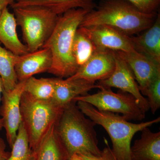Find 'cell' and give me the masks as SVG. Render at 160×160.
<instances>
[{
  "instance_id": "e0dca14e",
  "label": "cell",
  "mask_w": 160,
  "mask_h": 160,
  "mask_svg": "<svg viewBox=\"0 0 160 160\" xmlns=\"http://www.w3.org/2000/svg\"><path fill=\"white\" fill-rule=\"evenodd\" d=\"M141 138L130 148L131 160H160V132H152L149 127L142 131Z\"/></svg>"
},
{
  "instance_id": "30bf717a",
  "label": "cell",
  "mask_w": 160,
  "mask_h": 160,
  "mask_svg": "<svg viewBox=\"0 0 160 160\" xmlns=\"http://www.w3.org/2000/svg\"><path fill=\"white\" fill-rule=\"evenodd\" d=\"M115 52L108 49H97L86 63L80 66L74 75L68 79H83L94 82L106 79L115 68Z\"/></svg>"
},
{
  "instance_id": "d6986e66",
  "label": "cell",
  "mask_w": 160,
  "mask_h": 160,
  "mask_svg": "<svg viewBox=\"0 0 160 160\" xmlns=\"http://www.w3.org/2000/svg\"><path fill=\"white\" fill-rule=\"evenodd\" d=\"M36 160H69L62 144L52 126L43 138L36 151Z\"/></svg>"
},
{
  "instance_id": "3957f363",
  "label": "cell",
  "mask_w": 160,
  "mask_h": 160,
  "mask_svg": "<svg viewBox=\"0 0 160 160\" xmlns=\"http://www.w3.org/2000/svg\"><path fill=\"white\" fill-rule=\"evenodd\" d=\"M154 13L141 12L125 0H108L85 16L79 27L106 25L129 36L149 29Z\"/></svg>"
},
{
  "instance_id": "f1b7e54d",
  "label": "cell",
  "mask_w": 160,
  "mask_h": 160,
  "mask_svg": "<svg viewBox=\"0 0 160 160\" xmlns=\"http://www.w3.org/2000/svg\"><path fill=\"white\" fill-rule=\"evenodd\" d=\"M4 89V87H3V84L2 81V78L0 76V102H1V100H2V94ZM3 126L2 124V119L0 118V130L2 129Z\"/></svg>"
},
{
  "instance_id": "d4e9b609",
  "label": "cell",
  "mask_w": 160,
  "mask_h": 160,
  "mask_svg": "<svg viewBox=\"0 0 160 160\" xmlns=\"http://www.w3.org/2000/svg\"><path fill=\"white\" fill-rule=\"evenodd\" d=\"M105 143L106 144V146L102 150V152L100 155H77L72 158L69 160H117L106 140H105Z\"/></svg>"
},
{
  "instance_id": "5bb4252c",
  "label": "cell",
  "mask_w": 160,
  "mask_h": 160,
  "mask_svg": "<svg viewBox=\"0 0 160 160\" xmlns=\"http://www.w3.org/2000/svg\"><path fill=\"white\" fill-rule=\"evenodd\" d=\"M54 93L52 100L55 104L64 107L73 101L75 98L88 94L91 89H102V86L94 82L83 79L69 80L62 78H53Z\"/></svg>"
},
{
  "instance_id": "52a82bcc",
  "label": "cell",
  "mask_w": 160,
  "mask_h": 160,
  "mask_svg": "<svg viewBox=\"0 0 160 160\" xmlns=\"http://www.w3.org/2000/svg\"><path fill=\"white\" fill-rule=\"evenodd\" d=\"M73 100L89 103L101 111L121 113L128 121H141L145 118L146 112L141 109L137 100L132 95L121 90L116 93L110 88L103 87L94 94L88 93Z\"/></svg>"
},
{
  "instance_id": "6da1fadb",
  "label": "cell",
  "mask_w": 160,
  "mask_h": 160,
  "mask_svg": "<svg viewBox=\"0 0 160 160\" xmlns=\"http://www.w3.org/2000/svg\"><path fill=\"white\" fill-rule=\"evenodd\" d=\"M96 125L80 110L75 101L73 100L64 106L54 128L69 160L77 155L101 154Z\"/></svg>"
},
{
  "instance_id": "7a4b0ae2",
  "label": "cell",
  "mask_w": 160,
  "mask_h": 160,
  "mask_svg": "<svg viewBox=\"0 0 160 160\" xmlns=\"http://www.w3.org/2000/svg\"><path fill=\"white\" fill-rule=\"evenodd\" d=\"M89 12L75 9L59 16L54 30L42 47L51 52L52 64L49 73L67 78L77 71L79 68L72 54V44L77 30Z\"/></svg>"
},
{
  "instance_id": "ac0fdd59",
  "label": "cell",
  "mask_w": 160,
  "mask_h": 160,
  "mask_svg": "<svg viewBox=\"0 0 160 160\" xmlns=\"http://www.w3.org/2000/svg\"><path fill=\"white\" fill-rule=\"evenodd\" d=\"M95 0H15L11 5L12 9L25 6H36L45 7L60 16L75 9L90 11L93 9Z\"/></svg>"
},
{
  "instance_id": "5b68a950",
  "label": "cell",
  "mask_w": 160,
  "mask_h": 160,
  "mask_svg": "<svg viewBox=\"0 0 160 160\" xmlns=\"http://www.w3.org/2000/svg\"><path fill=\"white\" fill-rule=\"evenodd\" d=\"M63 108L52 99H36L23 92L20 102L22 122L29 146L35 152L43 138L59 118Z\"/></svg>"
},
{
  "instance_id": "7c38bea8",
  "label": "cell",
  "mask_w": 160,
  "mask_h": 160,
  "mask_svg": "<svg viewBox=\"0 0 160 160\" xmlns=\"http://www.w3.org/2000/svg\"><path fill=\"white\" fill-rule=\"evenodd\" d=\"M115 52L131 69L143 95L152 81L160 75V64L135 50L130 52Z\"/></svg>"
},
{
  "instance_id": "4316f807",
  "label": "cell",
  "mask_w": 160,
  "mask_h": 160,
  "mask_svg": "<svg viewBox=\"0 0 160 160\" xmlns=\"http://www.w3.org/2000/svg\"><path fill=\"white\" fill-rule=\"evenodd\" d=\"M10 152L6 151V145L3 139L0 142V160H7Z\"/></svg>"
},
{
  "instance_id": "7402d4cb",
  "label": "cell",
  "mask_w": 160,
  "mask_h": 160,
  "mask_svg": "<svg viewBox=\"0 0 160 160\" xmlns=\"http://www.w3.org/2000/svg\"><path fill=\"white\" fill-rule=\"evenodd\" d=\"M24 92L36 99L51 100L54 93L53 78L31 77L26 80Z\"/></svg>"
},
{
  "instance_id": "ffe728a7",
  "label": "cell",
  "mask_w": 160,
  "mask_h": 160,
  "mask_svg": "<svg viewBox=\"0 0 160 160\" xmlns=\"http://www.w3.org/2000/svg\"><path fill=\"white\" fill-rule=\"evenodd\" d=\"M19 56L3 48L0 42V76L5 91H11L18 82L15 71V66Z\"/></svg>"
},
{
  "instance_id": "f546056e",
  "label": "cell",
  "mask_w": 160,
  "mask_h": 160,
  "mask_svg": "<svg viewBox=\"0 0 160 160\" xmlns=\"http://www.w3.org/2000/svg\"><path fill=\"white\" fill-rule=\"evenodd\" d=\"M2 139L1 138H0V142H1V141H2Z\"/></svg>"
},
{
  "instance_id": "8992f818",
  "label": "cell",
  "mask_w": 160,
  "mask_h": 160,
  "mask_svg": "<svg viewBox=\"0 0 160 160\" xmlns=\"http://www.w3.org/2000/svg\"><path fill=\"white\" fill-rule=\"evenodd\" d=\"M17 25L29 52L42 49L55 29L59 16L42 6L13 8Z\"/></svg>"
},
{
  "instance_id": "9c48e42d",
  "label": "cell",
  "mask_w": 160,
  "mask_h": 160,
  "mask_svg": "<svg viewBox=\"0 0 160 160\" xmlns=\"http://www.w3.org/2000/svg\"><path fill=\"white\" fill-rule=\"evenodd\" d=\"M114 52L115 68L114 71L109 78L100 81L99 85L104 88H118L132 95L137 100L142 110L146 112L149 109L147 98L141 93L134 75L129 66Z\"/></svg>"
},
{
  "instance_id": "ba28073f",
  "label": "cell",
  "mask_w": 160,
  "mask_h": 160,
  "mask_svg": "<svg viewBox=\"0 0 160 160\" xmlns=\"http://www.w3.org/2000/svg\"><path fill=\"white\" fill-rule=\"evenodd\" d=\"M26 81L18 82L15 87L9 91L3 89L0 115L3 128L6 130L7 142L10 147L16 138L18 129L22 122L20 102L24 92Z\"/></svg>"
},
{
  "instance_id": "4fadbf2b",
  "label": "cell",
  "mask_w": 160,
  "mask_h": 160,
  "mask_svg": "<svg viewBox=\"0 0 160 160\" xmlns=\"http://www.w3.org/2000/svg\"><path fill=\"white\" fill-rule=\"evenodd\" d=\"M52 64V56L49 48H42L19 56L15 66L18 82L26 81L34 75L48 72Z\"/></svg>"
},
{
  "instance_id": "603a6c76",
  "label": "cell",
  "mask_w": 160,
  "mask_h": 160,
  "mask_svg": "<svg viewBox=\"0 0 160 160\" xmlns=\"http://www.w3.org/2000/svg\"><path fill=\"white\" fill-rule=\"evenodd\" d=\"M12 151L7 160H36V152L29 146L28 137L22 123L20 124Z\"/></svg>"
},
{
  "instance_id": "44dd1931",
  "label": "cell",
  "mask_w": 160,
  "mask_h": 160,
  "mask_svg": "<svg viewBox=\"0 0 160 160\" xmlns=\"http://www.w3.org/2000/svg\"><path fill=\"white\" fill-rule=\"evenodd\" d=\"M96 49L82 27H79L75 34L72 48V54L78 68L89 60Z\"/></svg>"
},
{
  "instance_id": "cb8c5ba5",
  "label": "cell",
  "mask_w": 160,
  "mask_h": 160,
  "mask_svg": "<svg viewBox=\"0 0 160 160\" xmlns=\"http://www.w3.org/2000/svg\"><path fill=\"white\" fill-rule=\"evenodd\" d=\"M143 96L147 97L149 109L154 114L160 107V75L155 78L147 86Z\"/></svg>"
},
{
  "instance_id": "8fae6325",
  "label": "cell",
  "mask_w": 160,
  "mask_h": 160,
  "mask_svg": "<svg viewBox=\"0 0 160 160\" xmlns=\"http://www.w3.org/2000/svg\"><path fill=\"white\" fill-rule=\"evenodd\" d=\"M82 28L97 49L122 52L135 50L129 36L110 26L100 25Z\"/></svg>"
},
{
  "instance_id": "9a60e30c",
  "label": "cell",
  "mask_w": 160,
  "mask_h": 160,
  "mask_svg": "<svg viewBox=\"0 0 160 160\" xmlns=\"http://www.w3.org/2000/svg\"><path fill=\"white\" fill-rule=\"evenodd\" d=\"M17 26L14 14L9 11L8 7L5 8L0 16V42L12 53L22 56L29 52L18 37Z\"/></svg>"
},
{
  "instance_id": "277c9868",
  "label": "cell",
  "mask_w": 160,
  "mask_h": 160,
  "mask_svg": "<svg viewBox=\"0 0 160 160\" xmlns=\"http://www.w3.org/2000/svg\"><path fill=\"white\" fill-rule=\"evenodd\" d=\"M79 109L87 117L106 130L112 143V150L117 160H131V142L134 135L146 127L159 122L160 117L140 123L129 122L123 116L110 112L101 111L89 103L78 101Z\"/></svg>"
},
{
  "instance_id": "484cf974",
  "label": "cell",
  "mask_w": 160,
  "mask_h": 160,
  "mask_svg": "<svg viewBox=\"0 0 160 160\" xmlns=\"http://www.w3.org/2000/svg\"><path fill=\"white\" fill-rule=\"evenodd\" d=\"M134 6L141 12L154 13L158 6L160 0H125Z\"/></svg>"
},
{
  "instance_id": "83f0119b",
  "label": "cell",
  "mask_w": 160,
  "mask_h": 160,
  "mask_svg": "<svg viewBox=\"0 0 160 160\" xmlns=\"http://www.w3.org/2000/svg\"><path fill=\"white\" fill-rule=\"evenodd\" d=\"M15 0H0V16L5 8L9 6H11Z\"/></svg>"
},
{
  "instance_id": "2e32d148",
  "label": "cell",
  "mask_w": 160,
  "mask_h": 160,
  "mask_svg": "<svg viewBox=\"0 0 160 160\" xmlns=\"http://www.w3.org/2000/svg\"><path fill=\"white\" fill-rule=\"evenodd\" d=\"M142 34L130 38L135 50L160 64V17Z\"/></svg>"
}]
</instances>
